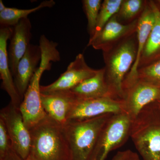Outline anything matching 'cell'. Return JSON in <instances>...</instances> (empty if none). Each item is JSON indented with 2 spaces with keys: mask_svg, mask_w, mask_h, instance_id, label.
Instances as JSON below:
<instances>
[{
  "mask_svg": "<svg viewBox=\"0 0 160 160\" xmlns=\"http://www.w3.org/2000/svg\"><path fill=\"white\" fill-rule=\"evenodd\" d=\"M58 46L57 43L50 41L44 35L40 37L41 62L30 81L19 107L25 125L29 130L48 117L42 105L40 82L43 72L51 69V62H58L61 59L59 52L57 48Z\"/></svg>",
  "mask_w": 160,
  "mask_h": 160,
  "instance_id": "6da1fadb",
  "label": "cell"
},
{
  "mask_svg": "<svg viewBox=\"0 0 160 160\" xmlns=\"http://www.w3.org/2000/svg\"><path fill=\"white\" fill-rule=\"evenodd\" d=\"M137 53L136 32L103 52L105 79L110 96L123 100V84L134 63Z\"/></svg>",
  "mask_w": 160,
  "mask_h": 160,
  "instance_id": "7a4b0ae2",
  "label": "cell"
},
{
  "mask_svg": "<svg viewBox=\"0 0 160 160\" xmlns=\"http://www.w3.org/2000/svg\"><path fill=\"white\" fill-rule=\"evenodd\" d=\"M130 137L143 160H160V105L145 106L132 121Z\"/></svg>",
  "mask_w": 160,
  "mask_h": 160,
  "instance_id": "3957f363",
  "label": "cell"
},
{
  "mask_svg": "<svg viewBox=\"0 0 160 160\" xmlns=\"http://www.w3.org/2000/svg\"><path fill=\"white\" fill-rule=\"evenodd\" d=\"M29 157L32 160H69L68 143L62 128L48 117L29 129Z\"/></svg>",
  "mask_w": 160,
  "mask_h": 160,
  "instance_id": "277c9868",
  "label": "cell"
},
{
  "mask_svg": "<svg viewBox=\"0 0 160 160\" xmlns=\"http://www.w3.org/2000/svg\"><path fill=\"white\" fill-rule=\"evenodd\" d=\"M113 114L81 121H68L62 126L69 160H89L103 127Z\"/></svg>",
  "mask_w": 160,
  "mask_h": 160,
  "instance_id": "5b68a950",
  "label": "cell"
},
{
  "mask_svg": "<svg viewBox=\"0 0 160 160\" xmlns=\"http://www.w3.org/2000/svg\"><path fill=\"white\" fill-rule=\"evenodd\" d=\"M132 120L126 112L113 114L103 127L89 160H105L130 137Z\"/></svg>",
  "mask_w": 160,
  "mask_h": 160,
  "instance_id": "8992f818",
  "label": "cell"
},
{
  "mask_svg": "<svg viewBox=\"0 0 160 160\" xmlns=\"http://www.w3.org/2000/svg\"><path fill=\"white\" fill-rule=\"evenodd\" d=\"M0 118L6 125L12 149L23 160H26L30 153L31 135L25 125L19 107L10 102L1 109Z\"/></svg>",
  "mask_w": 160,
  "mask_h": 160,
  "instance_id": "52a82bcc",
  "label": "cell"
},
{
  "mask_svg": "<svg viewBox=\"0 0 160 160\" xmlns=\"http://www.w3.org/2000/svg\"><path fill=\"white\" fill-rule=\"evenodd\" d=\"M125 112L123 100L107 97L76 100L68 118V121L90 119L107 114Z\"/></svg>",
  "mask_w": 160,
  "mask_h": 160,
  "instance_id": "ba28073f",
  "label": "cell"
},
{
  "mask_svg": "<svg viewBox=\"0 0 160 160\" xmlns=\"http://www.w3.org/2000/svg\"><path fill=\"white\" fill-rule=\"evenodd\" d=\"M124 111L133 120L147 105L160 98V88L138 80L123 89Z\"/></svg>",
  "mask_w": 160,
  "mask_h": 160,
  "instance_id": "9c48e42d",
  "label": "cell"
},
{
  "mask_svg": "<svg viewBox=\"0 0 160 160\" xmlns=\"http://www.w3.org/2000/svg\"><path fill=\"white\" fill-rule=\"evenodd\" d=\"M138 20L129 24L120 22L115 15L97 34L89 38L87 46L105 52L136 32Z\"/></svg>",
  "mask_w": 160,
  "mask_h": 160,
  "instance_id": "30bf717a",
  "label": "cell"
},
{
  "mask_svg": "<svg viewBox=\"0 0 160 160\" xmlns=\"http://www.w3.org/2000/svg\"><path fill=\"white\" fill-rule=\"evenodd\" d=\"M98 70L89 67L83 55L80 53L76 57L74 61L70 62L66 71L57 80L47 86H41V92L46 93L71 90L84 80L95 75Z\"/></svg>",
  "mask_w": 160,
  "mask_h": 160,
  "instance_id": "8fae6325",
  "label": "cell"
},
{
  "mask_svg": "<svg viewBox=\"0 0 160 160\" xmlns=\"http://www.w3.org/2000/svg\"><path fill=\"white\" fill-rule=\"evenodd\" d=\"M42 105L48 116L61 126L68 122L77 98L71 90L41 93Z\"/></svg>",
  "mask_w": 160,
  "mask_h": 160,
  "instance_id": "7c38bea8",
  "label": "cell"
},
{
  "mask_svg": "<svg viewBox=\"0 0 160 160\" xmlns=\"http://www.w3.org/2000/svg\"><path fill=\"white\" fill-rule=\"evenodd\" d=\"M154 15L149 2L146 1V6L138 20L136 30L137 53L134 63L126 76L123 84V89L131 86L138 80V71L142 54L152 29Z\"/></svg>",
  "mask_w": 160,
  "mask_h": 160,
  "instance_id": "4fadbf2b",
  "label": "cell"
},
{
  "mask_svg": "<svg viewBox=\"0 0 160 160\" xmlns=\"http://www.w3.org/2000/svg\"><path fill=\"white\" fill-rule=\"evenodd\" d=\"M31 22L28 18L22 19L12 27L8 54L9 68L13 77L19 62L31 44Z\"/></svg>",
  "mask_w": 160,
  "mask_h": 160,
  "instance_id": "5bb4252c",
  "label": "cell"
},
{
  "mask_svg": "<svg viewBox=\"0 0 160 160\" xmlns=\"http://www.w3.org/2000/svg\"><path fill=\"white\" fill-rule=\"evenodd\" d=\"M42 52L39 45L30 44L18 64L13 80L17 90L22 98L30 81L39 66Z\"/></svg>",
  "mask_w": 160,
  "mask_h": 160,
  "instance_id": "9a60e30c",
  "label": "cell"
},
{
  "mask_svg": "<svg viewBox=\"0 0 160 160\" xmlns=\"http://www.w3.org/2000/svg\"><path fill=\"white\" fill-rule=\"evenodd\" d=\"M12 27L0 28V78L1 88L9 96L10 102L19 107L22 99L20 96L15 85L13 76L9 68L8 61L7 42L10 39Z\"/></svg>",
  "mask_w": 160,
  "mask_h": 160,
  "instance_id": "2e32d148",
  "label": "cell"
},
{
  "mask_svg": "<svg viewBox=\"0 0 160 160\" xmlns=\"http://www.w3.org/2000/svg\"><path fill=\"white\" fill-rule=\"evenodd\" d=\"M104 68L98 69L96 74L84 80L72 89L78 99H92L111 97L105 79Z\"/></svg>",
  "mask_w": 160,
  "mask_h": 160,
  "instance_id": "e0dca14e",
  "label": "cell"
},
{
  "mask_svg": "<svg viewBox=\"0 0 160 160\" xmlns=\"http://www.w3.org/2000/svg\"><path fill=\"white\" fill-rule=\"evenodd\" d=\"M149 2L154 13V23L142 54L139 69L155 62L160 55V9L154 2Z\"/></svg>",
  "mask_w": 160,
  "mask_h": 160,
  "instance_id": "ac0fdd59",
  "label": "cell"
},
{
  "mask_svg": "<svg viewBox=\"0 0 160 160\" xmlns=\"http://www.w3.org/2000/svg\"><path fill=\"white\" fill-rule=\"evenodd\" d=\"M53 0H47L42 2L38 6L29 9H19L7 7L0 12L1 27H12L17 25L22 19L28 18L32 13L45 8H52L55 5Z\"/></svg>",
  "mask_w": 160,
  "mask_h": 160,
  "instance_id": "d6986e66",
  "label": "cell"
},
{
  "mask_svg": "<svg viewBox=\"0 0 160 160\" xmlns=\"http://www.w3.org/2000/svg\"><path fill=\"white\" fill-rule=\"evenodd\" d=\"M146 1L143 0H123L119 10L115 15L120 22L124 21L129 24L137 19L146 6Z\"/></svg>",
  "mask_w": 160,
  "mask_h": 160,
  "instance_id": "ffe728a7",
  "label": "cell"
},
{
  "mask_svg": "<svg viewBox=\"0 0 160 160\" xmlns=\"http://www.w3.org/2000/svg\"><path fill=\"white\" fill-rule=\"evenodd\" d=\"M122 2L123 0H105L103 1L98 18L95 31L92 37L100 32L112 18L118 13Z\"/></svg>",
  "mask_w": 160,
  "mask_h": 160,
  "instance_id": "44dd1931",
  "label": "cell"
},
{
  "mask_svg": "<svg viewBox=\"0 0 160 160\" xmlns=\"http://www.w3.org/2000/svg\"><path fill=\"white\" fill-rule=\"evenodd\" d=\"M82 2L83 9L87 18V29L91 38L95 31L102 2L101 0H83Z\"/></svg>",
  "mask_w": 160,
  "mask_h": 160,
  "instance_id": "7402d4cb",
  "label": "cell"
},
{
  "mask_svg": "<svg viewBox=\"0 0 160 160\" xmlns=\"http://www.w3.org/2000/svg\"><path fill=\"white\" fill-rule=\"evenodd\" d=\"M138 80L160 88V59L138 69Z\"/></svg>",
  "mask_w": 160,
  "mask_h": 160,
  "instance_id": "603a6c76",
  "label": "cell"
},
{
  "mask_svg": "<svg viewBox=\"0 0 160 160\" xmlns=\"http://www.w3.org/2000/svg\"><path fill=\"white\" fill-rule=\"evenodd\" d=\"M12 148L6 125L3 120L0 118V158L4 156Z\"/></svg>",
  "mask_w": 160,
  "mask_h": 160,
  "instance_id": "cb8c5ba5",
  "label": "cell"
},
{
  "mask_svg": "<svg viewBox=\"0 0 160 160\" xmlns=\"http://www.w3.org/2000/svg\"><path fill=\"white\" fill-rule=\"evenodd\" d=\"M112 160H143L137 152L131 150L119 151Z\"/></svg>",
  "mask_w": 160,
  "mask_h": 160,
  "instance_id": "d4e9b609",
  "label": "cell"
},
{
  "mask_svg": "<svg viewBox=\"0 0 160 160\" xmlns=\"http://www.w3.org/2000/svg\"><path fill=\"white\" fill-rule=\"evenodd\" d=\"M0 160H23L16 152L11 149L4 156L0 158Z\"/></svg>",
  "mask_w": 160,
  "mask_h": 160,
  "instance_id": "484cf974",
  "label": "cell"
},
{
  "mask_svg": "<svg viewBox=\"0 0 160 160\" xmlns=\"http://www.w3.org/2000/svg\"><path fill=\"white\" fill-rule=\"evenodd\" d=\"M6 8L7 7L4 5L3 1L2 0H0V12L4 11Z\"/></svg>",
  "mask_w": 160,
  "mask_h": 160,
  "instance_id": "4316f807",
  "label": "cell"
},
{
  "mask_svg": "<svg viewBox=\"0 0 160 160\" xmlns=\"http://www.w3.org/2000/svg\"><path fill=\"white\" fill-rule=\"evenodd\" d=\"M26 160H32V159L31 158H30V157H28V158H27L26 159Z\"/></svg>",
  "mask_w": 160,
  "mask_h": 160,
  "instance_id": "83f0119b",
  "label": "cell"
},
{
  "mask_svg": "<svg viewBox=\"0 0 160 160\" xmlns=\"http://www.w3.org/2000/svg\"><path fill=\"white\" fill-rule=\"evenodd\" d=\"M157 102H158L159 103V104L160 105V98L158 100Z\"/></svg>",
  "mask_w": 160,
  "mask_h": 160,
  "instance_id": "f1b7e54d",
  "label": "cell"
},
{
  "mask_svg": "<svg viewBox=\"0 0 160 160\" xmlns=\"http://www.w3.org/2000/svg\"><path fill=\"white\" fill-rule=\"evenodd\" d=\"M158 2L160 4V1H158Z\"/></svg>",
  "mask_w": 160,
  "mask_h": 160,
  "instance_id": "f546056e",
  "label": "cell"
}]
</instances>
